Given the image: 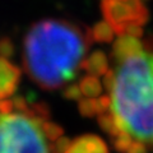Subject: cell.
I'll list each match as a JSON object with an SVG mask.
<instances>
[{"label": "cell", "instance_id": "6da1fadb", "mask_svg": "<svg viewBox=\"0 0 153 153\" xmlns=\"http://www.w3.org/2000/svg\"><path fill=\"white\" fill-rule=\"evenodd\" d=\"M101 76L102 94L80 100L119 153H153V37L121 35Z\"/></svg>", "mask_w": 153, "mask_h": 153}, {"label": "cell", "instance_id": "7a4b0ae2", "mask_svg": "<svg viewBox=\"0 0 153 153\" xmlns=\"http://www.w3.org/2000/svg\"><path fill=\"white\" fill-rule=\"evenodd\" d=\"M92 37L68 21L46 19L35 23L23 42V66L38 87L56 91L73 85L84 66Z\"/></svg>", "mask_w": 153, "mask_h": 153}, {"label": "cell", "instance_id": "3957f363", "mask_svg": "<svg viewBox=\"0 0 153 153\" xmlns=\"http://www.w3.org/2000/svg\"><path fill=\"white\" fill-rule=\"evenodd\" d=\"M61 137V128L42 103L16 98L12 108L0 111V153H54Z\"/></svg>", "mask_w": 153, "mask_h": 153}, {"label": "cell", "instance_id": "277c9868", "mask_svg": "<svg viewBox=\"0 0 153 153\" xmlns=\"http://www.w3.org/2000/svg\"><path fill=\"white\" fill-rule=\"evenodd\" d=\"M105 16L111 31L121 35L139 33L134 30L143 19V7L139 0H106Z\"/></svg>", "mask_w": 153, "mask_h": 153}, {"label": "cell", "instance_id": "5b68a950", "mask_svg": "<svg viewBox=\"0 0 153 153\" xmlns=\"http://www.w3.org/2000/svg\"><path fill=\"white\" fill-rule=\"evenodd\" d=\"M21 80V69L0 56V101H5L16 93Z\"/></svg>", "mask_w": 153, "mask_h": 153}, {"label": "cell", "instance_id": "8992f818", "mask_svg": "<svg viewBox=\"0 0 153 153\" xmlns=\"http://www.w3.org/2000/svg\"><path fill=\"white\" fill-rule=\"evenodd\" d=\"M63 153H110L103 139L94 134H84L68 142Z\"/></svg>", "mask_w": 153, "mask_h": 153}, {"label": "cell", "instance_id": "52a82bcc", "mask_svg": "<svg viewBox=\"0 0 153 153\" xmlns=\"http://www.w3.org/2000/svg\"><path fill=\"white\" fill-rule=\"evenodd\" d=\"M14 46L10 38L8 37H1L0 38V56L1 57H9L13 55Z\"/></svg>", "mask_w": 153, "mask_h": 153}]
</instances>
